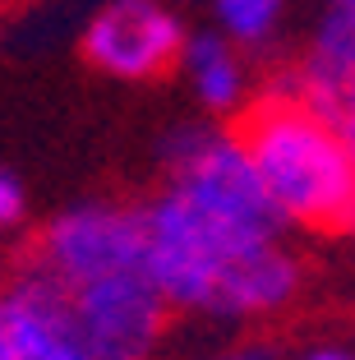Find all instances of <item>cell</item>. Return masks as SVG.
Listing matches in <instances>:
<instances>
[{
    "mask_svg": "<svg viewBox=\"0 0 355 360\" xmlns=\"http://www.w3.org/2000/svg\"><path fill=\"white\" fill-rule=\"evenodd\" d=\"M226 134L245 148L282 222H300L309 231H355V162L337 125L300 97L268 88L231 111Z\"/></svg>",
    "mask_w": 355,
    "mask_h": 360,
    "instance_id": "cell-1",
    "label": "cell"
},
{
    "mask_svg": "<svg viewBox=\"0 0 355 360\" xmlns=\"http://www.w3.org/2000/svg\"><path fill=\"white\" fill-rule=\"evenodd\" d=\"M148 240L153 222L138 208H84L32 236L23 250V268L74 286L111 273H148Z\"/></svg>",
    "mask_w": 355,
    "mask_h": 360,
    "instance_id": "cell-2",
    "label": "cell"
},
{
    "mask_svg": "<svg viewBox=\"0 0 355 360\" xmlns=\"http://www.w3.org/2000/svg\"><path fill=\"white\" fill-rule=\"evenodd\" d=\"M176 190L245 240H277L282 212L231 134H185L176 148Z\"/></svg>",
    "mask_w": 355,
    "mask_h": 360,
    "instance_id": "cell-3",
    "label": "cell"
},
{
    "mask_svg": "<svg viewBox=\"0 0 355 360\" xmlns=\"http://www.w3.org/2000/svg\"><path fill=\"white\" fill-rule=\"evenodd\" d=\"M171 300L148 273H111L74 286V319L93 360H148L171 323Z\"/></svg>",
    "mask_w": 355,
    "mask_h": 360,
    "instance_id": "cell-4",
    "label": "cell"
},
{
    "mask_svg": "<svg viewBox=\"0 0 355 360\" xmlns=\"http://www.w3.org/2000/svg\"><path fill=\"white\" fill-rule=\"evenodd\" d=\"M185 28L153 0H111L84 28V42H79V56L93 70L134 79V84L171 79L185 65Z\"/></svg>",
    "mask_w": 355,
    "mask_h": 360,
    "instance_id": "cell-5",
    "label": "cell"
},
{
    "mask_svg": "<svg viewBox=\"0 0 355 360\" xmlns=\"http://www.w3.org/2000/svg\"><path fill=\"white\" fill-rule=\"evenodd\" d=\"M0 360H93L70 286L28 268V277L0 300Z\"/></svg>",
    "mask_w": 355,
    "mask_h": 360,
    "instance_id": "cell-6",
    "label": "cell"
},
{
    "mask_svg": "<svg viewBox=\"0 0 355 360\" xmlns=\"http://www.w3.org/2000/svg\"><path fill=\"white\" fill-rule=\"evenodd\" d=\"M300 277H304L300 264L277 240H254L221 259L203 309H212V314H268V309H282L286 300H295Z\"/></svg>",
    "mask_w": 355,
    "mask_h": 360,
    "instance_id": "cell-7",
    "label": "cell"
},
{
    "mask_svg": "<svg viewBox=\"0 0 355 360\" xmlns=\"http://www.w3.org/2000/svg\"><path fill=\"white\" fill-rule=\"evenodd\" d=\"M189 70H194V88L212 111H235L240 106V60L231 51L226 37H194L185 51Z\"/></svg>",
    "mask_w": 355,
    "mask_h": 360,
    "instance_id": "cell-8",
    "label": "cell"
},
{
    "mask_svg": "<svg viewBox=\"0 0 355 360\" xmlns=\"http://www.w3.org/2000/svg\"><path fill=\"white\" fill-rule=\"evenodd\" d=\"M309 56L318 65H328V70H337V75L355 79V5H333L328 10Z\"/></svg>",
    "mask_w": 355,
    "mask_h": 360,
    "instance_id": "cell-9",
    "label": "cell"
},
{
    "mask_svg": "<svg viewBox=\"0 0 355 360\" xmlns=\"http://www.w3.org/2000/svg\"><path fill=\"white\" fill-rule=\"evenodd\" d=\"M221 28L231 32V42L259 46L263 37H272L277 19H282V0H217Z\"/></svg>",
    "mask_w": 355,
    "mask_h": 360,
    "instance_id": "cell-10",
    "label": "cell"
},
{
    "mask_svg": "<svg viewBox=\"0 0 355 360\" xmlns=\"http://www.w3.org/2000/svg\"><path fill=\"white\" fill-rule=\"evenodd\" d=\"M14 217H19V185L0 176V222H14Z\"/></svg>",
    "mask_w": 355,
    "mask_h": 360,
    "instance_id": "cell-11",
    "label": "cell"
},
{
    "mask_svg": "<svg viewBox=\"0 0 355 360\" xmlns=\"http://www.w3.org/2000/svg\"><path fill=\"white\" fill-rule=\"evenodd\" d=\"M212 360H272V347H263V342H240V347L221 351V356Z\"/></svg>",
    "mask_w": 355,
    "mask_h": 360,
    "instance_id": "cell-12",
    "label": "cell"
},
{
    "mask_svg": "<svg viewBox=\"0 0 355 360\" xmlns=\"http://www.w3.org/2000/svg\"><path fill=\"white\" fill-rule=\"evenodd\" d=\"M337 134H342V143H346V153H351V162H355V102L346 106V116L337 120Z\"/></svg>",
    "mask_w": 355,
    "mask_h": 360,
    "instance_id": "cell-13",
    "label": "cell"
},
{
    "mask_svg": "<svg viewBox=\"0 0 355 360\" xmlns=\"http://www.w3.org/2000/svg\"><path fill=\"white\" fill-rule=\"evenodd\" d=\"M300 360H355V356L342 351V347H318V351H309V356H300Z\"/></svg>",
    "mask_w": 355,
    "mask_h": 360,
    "instance_id": "cell-14",
    "label": "cell"
},
{
    "mask_svg": "<svg viewBox=\"0 0 355 360\" xmlns=\"http://www.w3.org/2000/svg\"><path fill=\"white\" fill-rule=\"evenodd\" d=\"M10 5H28V0H0V10H10Z\"/></svg>",
    "mask_w": 355,
    "mask_h": 360,
    "instance_id": "cell-15",
    "label": "cell"
},
{
    "mask_svg": "<svg viewBox=\"0 0 355 360\" xmlns=\"http://www.w3.org/2000/svg\"><path fill=\"white\" fill-rule=\"evenodd\" d=\"M333 5H355V0H333Z\"/></svg>",
    "mask_w": 355,
    "mask_h": 360,
    "instance_id": "cell-16",
    "label": "cell"
}]
</instances>
